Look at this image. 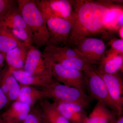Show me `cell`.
<instances>
[{
  "label": "cell",
  "mask_w": 123,
  "mask_h": 123,
  "mask_svg": "<svg viewBox=\"0 0 123 123\" xmlns=\"http://www.w3.org/2000/svg\"><path fill=\"white\" fill-rule=\"evenodd\" d=\"M42 53L46 59L59 57L80 58L83 59L79 54L71 48L67 46L60 47L52 44L49 42L46 44Z\"/></svg>",
  "instance_id": "ffe728a7"
},
{
  "label": "cell",
  "mask_w": 123,
  "mask_h": 123,
  "mask_svg": "<svg viewBox=\"0 0 123 123\" xmlns=\"http://www.w3.org/2000/svg\"><path fill=\"white\" fill-rule=\"evenodd\" d=\"M12 32L11 29L0 26V52L5 56L6 54L22 43Z\"/></svg>",
  "instance_id": "7402d4cb"
},
{
  "label": "cell",
  "mask_w": 123,
  "mask_h": 123,
  "mask_svg": "<svg viewBox=\"0 0 123 123\" xmlns=\"http://www.w3.org/2000/svg\"><path fill=\"white\" fill-rule=\"evenodd\" d=\"M9 104L7 96L0 87V112L1 110Z\"/></svg>",
  "instance_id": "83f0119b"
},
{
  "label": "cell",
  "mask_w": 123,
  "mask_h": 123,
  "mask_svg": "<svg viewBox=\"0 0 123 123\" xmlns=\"http://www.w3.org/2000/svg\"><path fill=\"white\" fill-rule=\"evenodd\" d=\"M43 116L48 123H70L60 112L55 104L47 98L39 102Z\"/></svg>",
  "instance_id": "d6986e66"
},
{
  "label": "cell",
  "mask_w": 123,
  "mask_h": 123,
  "mask_svg": "<svg viewBox=\"0 0 123 123\" xmlns=\"http://www.w3.org/2000/svg\"><path fill=\"white\" fill-rule=\"evenodd\" d=\"M0 26L9 29L18 27L31 31L24 22L17 4L4 18L0 20Z\"/></svg>",
  "instance_id": "44dd1931"
},
{
  "label": "cell",
  "mask_w": 123,
  "mask_h": 123,
  "mask_svg": "<svg viewBox=\"0 0 123 123\" xmlns=\"http://www.w3.org/2000/svg\"><path fill=\"white\" fill-rule=\"evenodd\" d=\"M12 74L19 84L25 85L36 86L42 88L57 81L52 76L27 74L23 69L13 70Z\"/></svg>",
  "instance_id": "9a60e30c"
},
{
  "label": "cell",
  "mask_w": 123,
  "mask_h": 123,
  "mask_svg": "<svg viewBox=\"0 0 123 123\" xmlns=\"http://www.w3.org/2000/svg\"><path fill=\"white\" fill-rule=\"evenodd\" d=\"M46 59L67 68L82 71L87 63L85 60L80 58L53 57Z\"/></svg>",
  "instance_id": "603a6c76"
},
{
  "label": "cell",
  "mask_w": 123,
  "mask_h": 123,
  "mask_svg": "<svg viewBox=\"0 0 123 123\" xmlns=\"http://www.w3.org/2000/svg\"><path fill=\"white\" fill-rule=\"evenodd\" d=\"M14 35L18 39L27 44H32L33 42L31 33L22 28L15 27L10 29Z\"/></svg>",
  "instance_id": "d4e9b609"
},
{
  "label": "cell",
  "mask_w": 123,
  "mask_h": 123,
  "mask_svg": "<svg viewBox=\"0 0 123 123\" xmlns=\"http://www.w3.org/2000/svg\"><path fill=\"white\" fill-rule=\"evenodd\" d=\"M70 47L92 65H99L105 56V44L103 40L97 37L78 38Z\"/></svg>",
  "instance_id": "5b68a950"
},
{
  "label": "cell",
  "mask_w": 123,
  "mask_h": 123,
  "mask_svg": "<svg viewBox=\"0 0 123 123\" xmlns=\"http://www.w3.org/2000/svg\"><path fill=\"white\" fill-rule=\"evenodd\" d=\"M23 69L27 74L52 76L50 62L44 58L37 48L32 45L29 49Z\"/></svg>",
  "instance_id": "9c48e42d"
},
{
  "label": "cell",
  "mask_w": 123,
  "mask_h": 123,
  "mask_svg": "<svg viewBox=\"0 0 123 123\" xmlns=\"http://www.w3.org/2000/svg\"><path fill=\"white\" fill-rule=\"evenodd\" d=\"M5 61V55L0 52V74L4 69Z\"/></svg>",
  "instance_id": "f1b7e54d"
},
{
  "label": "cell",
  "mask_w": 123,
  "mask_h": 123,
  "mask_svg": "<svg viewBox=\"0 0 123 123\" xmlns=\"http://www.w3.org/2000/svg\"><path fill=\"white\" fill-rule=\"evenodd\" d=\"M46 21L49 33V42L56 46H66L72 29L71 21L56 18H48Z\"/></svg>",
  "instance_id": "ba28073f"
},
{
  "label": "cell",
  "mask_w": 123,
  "mask_h": 123,
  "mask_svg": "<svg viewBox=\"0 0 123 123\" xmlns=\"http://www.w3.org/2000/svg\"><path fill=\"white\" fill-rule=\"evenodd\" d=\"M73 0H35L45 20L50 18H60L71 22L73 16Z\"/></svg>",
  "instance_id": "8992f818"
},
{
  "label": "cell",
  "mask_w": 123,
  "mask_h": 123,
  "mask_svg": "<svg viewBox=\"0 0 123 123\" xmlns=\"http://www.w3.org/2000/svg\"><path fill=\"white\" fill-rule=\"evenodd\" d=\"M20 93L16 101L26 104L32 107L36 103L47 98L46 93L42 89L32 86L21 84H20Z\"/></svg>",
  "instance_id": "ac0fdd59"
},
{
  "label": "cell",
  "mask_w": 123,
  "mask_h": 123,
  "mask_svg": "<svg viewBox=\"0 0 123 123\" xmlns=\"http://www.w3.org/2000/svg\"><path fill=\"white\" fill-rule=\"evenodd\" d=\"M46 93L47 98L53 101L75 104L84 109L90 105L92 98L82 91L74 87L61 84L55 81L42 88Z\"/></svg>",
  "instance_id": "3957f363"
},
{
  "label": "cell",
  "mask_w": 123,
  "mask_h": 123,
  "mask_svg": "<svg viewBox=\"0 0 123 123\" xmlns=\"http://www.w3.org/2000/svg\"><path fill=\"white\" fill-rule=\"evenodd\" d=\"M16 1L24 22L31 32L33 42L37 48L46 46L49 42V33L46 20L35 0Z\"/></svg>",
  "instance_id": "7a4b0ae2"
},
{
  "label": "cell",
  "mask_w": 123,
  "mask_h": 123,
  "mask_svg": "<svg viewBox=\"0 0 123 123\" xmlns=\"http://www.w3.org/2000/svg\"><path fill=\"white\" fill-rule=\"evenodd\" d=\"M114 123H123V116L119 117L118 118Z\"/></svg>",
  "instance_id": "4dcf8cb0"
},
{
  "label": "cell",
  "mask_w": 123,
  "mask_h": 123,
  "mask_svg": "<svg viewBox=\"0 0 123 123\" xmlns=\"http://www.w3.org/2000/svg\"><path fill=\"white\" fill-rule=\"evenodd\" d=\"M42 123H48L47 122V121H46V120H45V119H44V117H43V119Z\"/></svg>",
  "instance_id": "1f68e13d"
},
{
  "label": "cell",
  "mask_w": 123,
  "mask_h": 123,
  "mask_svg": "<svg viewBox=\"0 0 123 123\" xmlns=\"http://www.w3.org/2000/svg\"><path fill=\"white\" fill-rule=\"evenodd\" d=\"M0 123H4L1 118L0 117Z\"/></svg>",
  "instance_id": "d6a6232c"
},
{
  "label": "cell",
  "mask_w": 123,
  "mask_h": 123,
  "mask_svg": "<svg viewBox=\"0 0 123 123\" xmlns=\"http://www.w3.org/2000/svg\"><path fill=\"white\" fill-rule=\"evenodd\" d=\"M0 87L7 96L9 103L17 99L20 93V84L12 74V70L8 66L0 74Z\"/></svg>",
  "instance_id": "8fae6325"
},
{
  "label": "cell",
  "mask_w": 123,
  "mask_h": 123,
  "mask_svg": "<svg viewBox=\"0 0 123 123\" xmlns=\"http://www.w3.org/2000/svg\"><path fill=\"white\" fill-rule=\"evenodd\" d=\"M108 44L111 46L108 51L123 55V39L114 38L110 40Z\"/></svg>",
  "instance_id": "4316f807"
},
{
  "label": "cell",
  "mask_w": 123,
  "mask_h": 123,
  "mask_svg": "<svg viewBox=\"0 0 123 123\" xmlns=\"http://www.w3.org/2000/svg\"><path fill=\"white\" fill-rule=\"evenodd\" d=\"M49 61L52 75L56 80L60 82L65 85L76 88L85 93L86 78L83 71L67 68Z\"/></svg>",
  "instance_id": "52a82bcc"
},
{
  "label": "cell",
  "mask_w": 123,
  "mask_h": 123,
  "mask_svg": "<svg viewBox=\"0 0 123 123\" xmlns=\"http://www.w3.org/2000/svg\"><path fill=\"white\" fill-rule=\"evenodd\" d=\"M43 115L39 106H33L22 123H42Z\"/></svg>",
  "instance_id": "cb8c5ba5"
},
{
  "label": "cell",
  "mask_w": 123,
  "mask_h": 123,
  "mask_svg": "<svg viewBox=\"0 0 123 123\" xmlns=\"http://www.w3.org/2000/svg\"><path fill=\"white\" fill-rule=\"evenodd\" d=\"M123 0H73V16L69 39L66 46L78 38L105 37L116 31V25L123 15Z\"/></svg>",
  "instance_id": "6da1fadb"
},
{
  "label": "cell",
  "mask_w": 123,
  "mask_h": 123,
  "mask_svg": "<svg viewBox=\"0 0 123 123\" xmlns=\"http://www.w3.org/2000/svg\"><path fill=\"white\" fill-rule=\"evenodd\" d=\"M95 70L103 79L110 97L118 108L121 115L123 109V82L118 73L108 74Z\"/></svg>",
  "instance_id": "30bf717a"
},
{
  "label": "cell",
  "mask_w": 123,
  "mask_h": 123,
  "mask_svg": "<svg viewBox=\"0 0 123 123\" xmlns=\"http://www.w3.org/2000/svg\"><path fill=\"white\" fill-rule=\"evenodd\" d=\"M83 72L85 76L86 88L90 97L104 104L119 117L122 115L110 97L103 79L95 70L93 65L87 63Z\"/></svg>",
  "instance_id": "277c9868"
},
{
  "label": "cell",
  "mask_w": 123,
  "mask_h": 123,
  "mask_svg": "<svg viewBox=\"0 0 123 123\" xmlns=\"http://www.w3.org/2000/svg\"><path fill=\"white\" fill-rule=\"evenodd\" d=\"M94 66L99 72L108 74L118 73L119 71L123 70V55L106 51L105 56L98 67Z\"/></svg>",
  "instance_id": "e0dca14e"
},
{
  "label": "cell",
  "mask_w": 123,
  "mask_h": 123,
  "mask_svg": "<svg viewBox=\"0 0 123 123\" xmlns=\"http://www.w3.org/2000/svg\"><path fill=\"white\" fill-rule=\"evenodd\" d=\"M1 115L4 123H22L28 115L31 107L21 102L15 101Z\"/></svg>",
  "instance_id": "7c38bea8"
},
{
  "label": "cell",
  "mask_w": 123,
  "mask_h": 123,
  "mask_svg": "<svg viewBox=\"0 0 123 123\" xmlns=\"http://www.w3.org/2000/svg\"><path fill=\"white\" fill-rule=\"evenodd\" d=\"M32 44L24 42L6 54L5 61L11 70L23 69L30 47Z\"/></svg>",
  "instance_id": "5bb4252c"
},
{
  "label": "cell",
  "mask_w": 123,
  "mask_h": 123,
  "mask_svg": "<svg viewBox=\"0 0 123 123\" xmlns=\"http://www.w3.org/2000/svg\"><path fill=\"white\" fill-rule=\"evenodd\" d=\"M119 36L121 39H123V26L119 28L117 31Z\"/></svg>",
  "instance_id": "f546056e"
},
{
  "label": "cell",
  "mask_w": 123,
  "mask_h": 123,
  "mask_svg": "<svg viewBox=\"0 0 123 123\" xmlns=\"http://www.w3.org/2000/svg\"><path fill=\"white\" fill-rule=\"evenodd\" d=\"M53 103L70 123H82L88 117L85 109L79 105L56 101Z\"/></svg>",
  "instance_id": "4fadbf2b"
},
{
  "label": "cell",
  "mask_w": 123,
  "mask_h": 123,
  "mask_svg": "<svg viewBox=\"0 0 123 123\" xmlns=\"http://www.w3.org/2000/svg\"><path fill=\"white\" fill-rule=\"evenodd\" d=\"M119 117L104 104L98 101L92 112L82 123H114Z\"/></svg>",
  "instance_id": "2e32d148"
},
{
  "label": "cell",
  "mask_w": 123,
  "mask_h": 123,
  "mask_svg": "<svg viewBox=\"0 0 123 123\" xmlns=\"http://www.w3.org/2000/svg\"><path fill=\"white\" fill-rule=\"evenodd\" d=\"M17 5L16 0H0V20L4 18Z\"/></svg>",
  "instance_id": "484cf974"
}]
</instances>
